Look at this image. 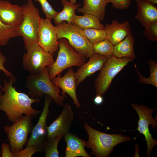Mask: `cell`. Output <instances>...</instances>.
<instances>
[{"instance_id":"6da1fadb","label":"cell","mask_w":157,"mask_h":157,"mask_svg":"<svg viewBox=\"0 0 157 157\" xmlns=\"http://www.w3.org/2000/svg\"><path fill=\"white\" fill-rule=\"evenodd\" d=\"M17 81L14 75L9 78L8 81L4 80L2 90L3 94H0V110L4 112L9 121L13 122L24 114L33 117L40 112L32 106L33 104L40 102V98H31L28 94L17 91L13 85Z\"/></svg>"},{"instance_id":"7a4b0ae2","label":"cell","mask_w":157,"mask_h":157,"mask_svg":"<svg viewBox=\"0 0 157 157\" xmlns=\"http://www.w3.org/2000/svg\"><path fill=\"white\" fill-rule=\"evenodd\" d=\"M84 127L88 136L85 147L90 149L91 154L95 157H108L115 146L131 140L130 137L121 134H110L100 132L87 123Z\"/></svg>"},{"instance_id":"3957f363","label":"cell","mask_w":157,"mask_h":157,"mask_svg":"<svg viewBox=\"0 0 157 157\" xmlns=\"http://www.w3.org/2000/svg\"><path fill=\"white\" fill-rule=\"evenodd\" d=\"M25 86L28 90V95L32 98H40L45 94L57 105L63 106L66 97L62 95L59 87L52 82L47 67L39 74L26 76Z\"/></svg>"},{"instance_id":"277c9868","label":"cell","mask_w":157,"mask_h":157,"mask_svg":"<svg viewBox=\"0 0 157 157\" xmlns=\"http://www.w3.org/2000/svg\"><path fill=\"white\" fill-rule=\"evenodd\" d=\"M23 18L17 28L19 36L22 38L25 49L27 50L32 44L38 43V31L41 18L38 8L32 0H28L23 6Z\"/></svg>"},{"instance_id":"5b68a950","label":"cell","mask_w":157,"mask_h":157,"mask_svg":"<svg viewBox=\"0 0 157 157\" xmlns=\"http://www.w3.org/2000/svg\"><path fill=\"white\" fill-rule=\"evenodd\" d=\"M58 39L65 38L73 48L86 58H90L94 53L93 44L88 40L83 29L73 23L64 21L56 25Z\"/></svg>"},{"instance_id":"8992f818","label":"cell","mask_w":157,"mask_h":157,"mask_svg":"<svg viewBox=\"0 0 157 157\" xmlns=\"http://www.w3.org/2000/svg\"><path fill=\"white\" fill-rule=\"evenodd\" d=\"M58 51L56 60L47 67L51 80L66 69L73 66L80 67L85 63L86 58L77 52L71 46L67 39H58Z\"/></svg>"},{"instance_id":"52a82bcc","label":"cell","mask_w":157,"mask_h":157,"mask_svg":"<svg viewBox=\"0 0 157 157\" xmlns=\"http://www.w3.org/2000/svg\"><path fill=\"white\" fill-rule=\"evenodd\" d=\"M134 58H118L114 56L108 58L100 70L95 81L96 95L103 96L108 91L115 76Z\"/></svg>"},{"instance_id":"ba28073f","label":"cell","mask_w":157,"mask_h":157,"mask_svg":"<svg viewBox=\"0 0 157 157\" xmlns=\"http://www.w3.org/2000/svg\"><path fill=\"white\" fill-rule=\"evenodd\" d=\"M32 117L30 115H23L11 125L5 126L4 131L13 153L21 150L27 144L28 134L33 128Z\"/></svg>"},{"instance_id":"9c48e42d","label":"cell","mask_w":157,"mask_h":157,"mask_svg":"<svg viewBox=\"0 0 157 157\" xmlns=\"http://www.w3.org/2000/svg\"><path fill=\"white\" fill-rule=\"evenodd\" d=\"M26 50L22 57V65L30 74H40L54 61L53 54L44 51L37 43L32 44Z\"/></svg>"},{"instance_id":"30bf717a","label":"cell","mask_w":157,"mask_h":157,"mask_svg":"<svg viewBox=\"0 0 157 157\" xmlns=\"http://www.w3.org/2000/svg\"><path fill=\"white\" fill-rule=\"evenodd\" d=\"M131 106L138 115L139 120L138 122V127L137 130L144 136L147 145V157H150L153 148L157 144V140L153 138L149 129V124L154 130L157 127V117L154 119L152 116V113L156 108L154 107L151 109L144 105L133 104H131Z\"/></svg>"},{"instance_id":"8fae6325","label":"cell","mask_w":157,"mask_h":157,"mask_svg":"<svg viewBox=\"0 0 157 157\" xmlns=\"http://www.w3.org/2000/svg\"><path fill=\"white\" fill-rule=\"evenodd\" d=\"M52 100L47 95L45 98L44 106L38 121L32 128L31 134L26 147L34 146L42 151L44 145L47 140V119L49 113V108Z\"/></svg>"},{"instance_id":"7c38bea8","label":"cell","mask_w":157,"mask_h":157,"mask_svg":"<svg viewBox=\"0 0 157 157\" xmlns=\"http://www.w3.org/2000/svg\"><path fill=\"white\" fill-rule=\"evenodd\" d=\"M74 118L72 107L69 104H65L60 115L47 126V140H50L57 137H64L69 132Z\"/></svg>"},{"instance_id":"4fadbf2b","label":"cell","mask_w":157,"mask_h":157,"mask_svg":"<svg viewBox=\"0 0 157 157\" xmlns=\"http://www.w3.org/2000/svg\"><path fill=\"white\" fill-rule=\"evenodd\" d=\"M51 19L41 18L38 31V45L45 51L53 54L57 51L59 45L56 27Z\"/></svg>"},{"instance_id":"5bb4252c","label":"cell","mask_w":157,"mask_h":157,"mask_svg":"<svg viewBox=\"0 0 157 157\" xmlns=\"http://www.w3.org/2000/svg\"><path fill=\"white\" fill-rule=\"evenodd\" d=\"M51 79L53 83L62 90V95L66 97L67 93L73 100V103L77 108L81 107L77 97L76 85L75 72L72 67L69 68L66 73L63 76L59 74Z\"/></svg>"},{"instance_id":"9a60e30c","label":"cell","mask_w":157,"mask_h":157,"mask_svg":"<svg viewBox=\"0 0 157 157\" xmlns=\"http://www.w3.org/2000/svg\"><path fill=\"white\" fill-rule=\"evenodd\" d=\"M23 18L22 6L0 0V19L5 24L18 28Z\"/></svg>"},{"instance_id":"2e32d148","label":"cell","mask_w":157,"mask_h":157,"mask_svg":"<svg viewBox=\"0 0 157 157\" xmlns=\"http://www.w3.org/2000/svg\"><path fill=\"white\" fill-rule=\"evenodd\" d=\"M108 58L94 53L89 58L88 61L82 65L75 72L76 86L79 85L88 77L100 70Z\"/></svg>"},{"instance_id":"e0dca14e","label":"cell","mask_w":157,"mask_h":157,"mask_svg":"<svg viewBox=\"0 0 157 157\" xmlns=\"http://www.w3.org/2000/svg\"><path fill=\"white\" fill-rule=\"evenodd\" d=\"M107 38L114 45L131 34V27L128 21L120 23L113 19L110 24L107 23L104 26Z\"/></svg>"},{"instance_id":"ac0fdd59","label":"cell","mask_w":157,"mask_h":157,"mask_svg":"<svg viewBox=\"0 0 157 157\" xmlns=\"http://www.w3.org/2000/svg\"><path fill=\"white\" fill-rule=\"evenodd\" d=\"M138 12L135 18L145 28L157 21V8L155 4L144 0H135Z\"/></svg>"},{"instance_id":"d6986e66","label":"cell","mask_w":157,"mask_h":157,"mask_svg":"<svg viewBox=\"0 0 157 157\" xmlns=\"http://www.w3.org/2000/svg\"><path fill=\"white\" fill-rule=\"evenodd\" d=\"M66 144L65 157H90L85 149L86 141L69 132L64 137Z\"/></svg>"},{"instance_id":"ffe728a7","label":"cell","mask_w":157,"mask_h":157,"mask_svg":"<svg viewBox=\"0 0 157 157\" xmlns=\"http://www.w3.org/2000/svg\"><path fill=\"white\" fill-rule=\"evenodd\" d=\"M83 5L77 11L83 15L91 14L98 18L100 21L104 19L106 7L108 3L107 0H83Z\"/></svg>"},{"instance_id":"44dd1931","label":"cell","mask_w":157,"mask_h":157,"mask_svg":"<svg viewBox=\"0 0 157 157\" xmlns=\"http://www.w3.org/2000/svg\"><path fill=\"white\" fill-rule=\"evenodd\" d=\"M135 39L130 34L123 40L114 45V56L118 58H135L134 48Z\"/></svg>"},{"instance_id":"7402d4cb","label":"cell","mask_w":157,"mask_h":157,"mask_svg":"<svg viewBox=\"0 0 157 157\" xmlns=\"http://www.w3.org/2000/svg\"><path fill=\"white\" fill-rule=\"evenodd\" d=\"M100 21L97 17L91 14H86L83 16L75 14L72 19V23L82 29L94 28L104 29V26L100 23Z\"/></svg>"},{"instance_id":"603a6c76","label":"cell","mask_w":157,"mask_h":157,"mask_svg":"<svg viewBox=\"0 0 157 157\" xmlns=\"http://www.w3.org/2000/svg\"><path fill=\"white\" fill-rule=\"evenodd\" d=\"M63 7L62 10L54 16L53 19L56 25L64 21L69 24L72 23V19L75 15V10L80 6V4H74L68 0H61Z\"/></svg>"},{"instance_id":"cb8c5ba5","label":"cell","mask_w":157,"mask_h":157,"mask_svg":"<svg viewBox=\"0 0 157 157\" xmlns=\"http://www.w3.org/2000/svg\"><path fill=\"white\" fill-rule=\"evenodd\" d=\"M149 66L150 76L146 78L143 76L138 70L136 64H135L137 74L139 77V82L151 85L157 88V63L152 59H150L147 62Z\"/></svg>"},{"instance_id":"d4e9b609","label":"cell","mask_w":157,"mask_h":157,"mask_svg":"<svg viewBox=\"0 0 157 157\" xmlns=\"http://www.w3.org/2000/svg\"><path fill=\"white\" fill-rule=\"evenodd\" d=\"M18 36L17 28L6 25L0 19V46L6 45L11 39Z\"/></svg>"},{"instance_id":"484cf974","label":"cell","mask_w":157,"mask_h":157,"mask_svg":"<svg viewBox=\"0 0 157 157\" xmlns=\"http://www.w3.org/2000/svg\"><path fill=\"white\" fill-rule=\"evenodd\" d=\"M114 45L107 38L93 45L94 53L107 58L114 56Z\"/></svg>"},{"instance_id":"4316f807","label":"cell","mask_w":157,"mask_h":157,"mask_svg":"<svg viewBox=\"0 0 157 157\" xmlns=\"http://www.w3.org/2000/svg\"><path fill=\"white\" fill-rule=\"evenodd\" d=\"M83 30L88 39L93 45L104 40L107 37L106 33L104 29L86 28Z\"/></svg>"},{"instance_id":"83f0119b","label":"cell","mask_w":157,"mask_h":157,"mask_svg":"<svg viewBox=\"0 0 157 157\" xmlns=\"http://www.w3.org/2000/svg\"><path fill=\"white\" fill-rule=\"evenodd\" d=\"M61 138L57 137L50 140H47L43 148L45 157H58V143Z\"/></svg>"},{"instance_id":"f1b7e54d","label":"cell","mask_w":157,"mask_h":157,"mask_svg":"<svg viewBox=\"0 0 157 157\" xmlns=\"http://www.w3.org/2000/svg\"><path fill=\"white\" fill-rule=\"evenodd\" d=\"M143 33L145 37L152 41H157V21L153 22L145 28Z\"/></svg>"},{"instance_id":"f546056e","label":"cell","mask_w":157,"mask_h":157,"mask_svg":"<svg viewBox=\"0 0 157 157\" xmlns=\"http://www.w3.org/2000/svg\"><path fill=\"white\" fill-rule=\"evenodd\" d=\"M37 1L40 3L42 10L46 18L53 19L58 12L56 11L48 2L47 0H33Z\"/></svg>"},{"instance_id":"4dcf8cb0","label":"cell","mask_w":157,"mask_h":157,"mask_svg":"<svg viewBox=\"0 0 157 157\" xmlns=\"http://www.w3.org/2000/svg\"><path fill=\"white\" fill-rule=\"evenodd\" d=\"M41 150L34 146L26 147V148L18 152L13 153L14 157H30L37 152H41Z\"/></svg>"},{"instance_id":"1f68e13d","label":"cell","mask_w":157,"mask_h":157,"mask_svg":"<svg viewBox=\"0 0 157 157\" xmlns=\"http://www.w3.org/2000/svg\"><path fill=\"white\" fill-rule=\"evenodd\" d=\"M133 0H107L108 3H112L114 8L123 10L128 8Z\"/></svg>"},{"instance_id":"d6a6232c","label":"cell","mask_w":157,"mask_h":157,"mask_svg":"<svg viewBox=\"0 0 157 157\" xmlns=\"http://www.w3.org/2000/svg\"><path fill=\"white\" fill-rule=\"evenodd\" d=\"M6 60V57L0 50V70H2L6 75L9 78L13 75L11 72L7 70L4 66V64ZM2 90L3 87L1 86L0 84V94H3Z\"/></svg>"},{"instance_id":"836d02e7","label":"cell","mask_w":157,"mask_h":157,"mask_svg":"<svg viewBox=\"0 0 157 157\" xmlns=\"http://www.w3.org/2000/svg\"><path fill=\"white\" fill-rule=\"evenodd\" d=\"M2 157H14V154L11 150L10 145L3 143L1 146Z\"/></svg>"},{"instance_id":"e575fe53","label":"cell","mask_w":157,"mask_h":157,"mask_svg":"<svg viewBox=\"0 0 157 157\" xmlns=\"http://www.w3.org/2000/svg\"><path fill=\"white\" fill-rule=\"evenodd\" d=\"M104 101V99L102 96L100 95H96L94 99V102L95 104L97 105H100Z\"/></svg>"},{"instance_id":"d590c367","label":"cell","mask_w":157,"mask_h":157,"mask_svg":"<svg viewBox=\"0 0 157 157\" xmlns=\"http://www.w3.org/2000/svg\"><path fill=\"white\" fill-rule=\"evenodd\" d=\"M150 2L151 3L154 4H157V0H144Z\"/></svg>"},{"instance_id":"8d00e7d4","label":"cell","mask_w":157,"mask_h":157,"mask_svg":"<svg viewBox=\"0 0 157 157\" xmlns=\"http://www.w3.org/2000/svg\"><path fill=\"white\" fill-rule=\"evenodd\" d=\"M76 1L77 0H69V1L74 4H76Z\"/></svg>"}]
</instances>
